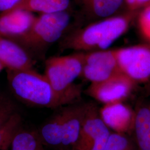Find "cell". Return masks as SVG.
Masks as SVG:
<instances>
[{"label": "cell", "mask_w": 150, "mask_h": 150, "mask_svg": "<svg viewBox=\"0 0 150 150\" xmlns=\"http://www.w3.org/2000/svg\"><path fill=\"white\" fill-rule=\"evenodd\" d=\"M139 12L125 11L80 27H73L59 40V50L87 52L107 50L127 31Z\"/></svg>", "instance_id": "cell-1"}, {"label": "cell", "mask_w": 150, "mask_h": 150, "mask_svg": "<svg viewBox=\"0 0 150 150\" xmlns=\"http://www.w3.org/2000/svg\"><path fill=\"white\" fill-rule=\"evenodd\" d=\"M72 6L64 11L41 13L21 37L13 41L23 48L32 59H43L48 48L59 42L64 35L76 26Z\"/></svg>", "instance_id": "cell-2"}, {"label": "cell", "mask_w": 150, "mask_h": 150, "mask_svg": "<svg viewBox=\"0 0 150 150\" xmlns=\"http://www.w3.org/2000/svg\"><path fill=\"white\" fill-rule=\"evenodd\" d=\"M87 103L76 102L58 111L38 131L43 145L56 150H71L76 143Z\"/></svg>", "instance_id": "cell-3"}, {"label": "cell", "mask_w": 150, "mask_h": 150, "mask_svg": "<svg viewBox=\"0 0 150 150\" xmlns=\"http://www.w3.org/2000/svg\"><path fill=\"white\" fill-rule=\"evenodd\" d=\"M7 78L14 96L28 106L57 109L67 105L54 91L45 75L39 74L34 69H7Z\"/></svg>", "instance_id": "cell-4"}, {"label": "cell", "mask_w": 150, "mask_h": 150, "mask_svg": "<svg viewBox=\"0 0 150 150\" xmlns=\"http://www.w3.org/2000/svg\"><path fill=\"white\" fill-rule=\"evenodd\" d=\"M84 52H77L64 56H54L45 61V76L54 91L70 105L80 102L81 87L74 83L81 77Z\"/></svg>", "instance_id": "cell-5"}, {"label": "cell", "mask_w": 150, "mask_h": 150, "mask_svg": "<svg viewBox=\"0 0 150 150\" xmlns=\"http://www.w3.org/2000/svg\"><path fill=\"white\" fill-rule=\"evenodd\" d=\"M110 134L96 105L87 103L79 138L71 150H104Z\"/></svg>", "instance_id": "cell-6"}, {"label": "cell", "mask_w": 150, "mask_h": 150, "mask_svg": "<svg viewBox=\"0 0 150 150\" xmlns=\"http://www.w3.org/2000/svg\"><path fill=\"white\" fill-rule=\"evenodd\" d=\"M120 71L137 83L150 80V43L115 49Z\"/></svg>", "instance_id": "cell-7"}, {"label": "cell", "mask_w": 150, "mask_h": 150, "mask_svg": "<svg viewBox=\"0 0 150 150\" xmlns=\"http://www.w3.org/2000/svg\"><path fill=\"white\" fill-rule=\"evenodd\" d=\"M136 84L134 81L120 71L106 80L91 83L86 93L103 104L123 101L131 93Z\"/></svg>", "instance_id": "cell-8"}, {"label": "cell", "mask_w": 150, "mask_h": 150, "mask_svg": "<svg viewBox=\"0 0 150 150\" xmlns=\"http://www.w3.org/2000/svg\"><path fill=\"white\" fill-rule=\"evenodd\" d=\"M120 71L115 49L84 52L81 77L91 83L106 80Z\"/></svg>", "instance_id": "cell-9"}, {"label": "cell", "mask_w": 150, "mask_h": 150, "mask_svg": "<svg viewBox=\"0 0 150 150\" xmlns=\"http://www.w3.org/2000/svg\"><path fill=\"white\" fill-rule=\"evenodd\" d=\"M77 27L114 16L124 8L123 0H72ZM125 9V8H124Z\"/></svg>", "instance_id": "cell-10"}, {"label": "cell", "mask_w": 150, "mask_h": 150, "mask_svg": "<svg viewBox=\"0 0 150 150\" xmlns=\"http://www.w3.org/2000/svg\"><path fill=\"white\" fill-rule=\"evenodd\" d=\"M99 112L103 122L114 132L127 134L133 131L135 112L123 101L104 104Z\"/></svg>", "instance_id": "cell-11"}, {"label": "cell", "mask_w": 150, "mask_h": 150, "mask_svg": "<svg viewBox=\"0 0 150 150\" xmlns=\"http://www.w3.org/2000/svg\"><path fill=\"white\" fill-rule=\"evenodd\" d=\"M36 17L30 11L16 9L0 14V36L15 41L27 32Z\"/></svg>", "instance_id": "cell-12"}, {"label": "cell", "mask_w": 150, "mask_h": 150, "mask_svg": "<svg viewBox=\"0 0 150 150\" xmlns=\"http://www.w3.org/2000/svg\"><path fill=\"white\" fill-rule=\"evenodd\" d=\"M0 62L7 69H32L35 60L18 43L0 36Z\"/></svg>", "instance_id": "cell-13"}, {"label": "cell", "mask_w": 150, "mask_h": 150, "mask_svg": "<svg viewBox=\"0 0 150 150\" xmlns=\"http://www.w3.org/2000/svg\"><path fill=\"white\" fill-rule=\"evenodd\" d=\"M134 112L133 131L137 150H150V102L141 105Z\"/></svg>", "instance_id": "cell-14"}, {"label": "cell", "mask_w": 150, "mask_h": 150, "mask_svg": "<svg viewBox=\"0 0 150 150\" xmlns=\"http://www.w3.org/2000/svg\"><path fill=\"white\" fill-rule=\"evenodd\" d=\"M72 6L71 0H22L11 11L19 9L41 14L64 11Z\"/></svg>", "instance_id": "cell-15"}, {"label": "cell", "mask_w": 150, "mask_h": 150, "mask_svg": "<svg viewBox=\"0 0 150 150\" xmlns=\"http://www.w3.org/2000/svg\"><path fill=\"white\" fill-rule=\"evenodd\" d=\"M10 147L11 150H45L38 131L21 127L13 136Z\"/></svg>", "instance_id": "cell-16"}, {"label": "cell", "mask_w": 150, "mask_h": 150, "mask_svg": "<svg viewBox=\"0 0 150 150\" xmlns=\"http://www.w3.org/2000/svg\"><path fill=\"white\" fill-rule=\"evenodd\" d=\"M20 115L16 113L5 125L0 127V150H6L10 146L13 136L21 127Z\"/></svg>", "instance_id": "cell-17"}, {"label": "cell", "mask_w": 150, "mask_h": 150, "mask_svg": "<svg viewBox=\"0 0 150 150\" xmlns=\"http://www.w3.org/2000/svg\"><path fill=\"white\" fill-rule=\"evenodd\" d=\"M104 150H137L135 143L126 134L111 133Z\"/></svg>", "instance_id": "cell-18"}, {"label": "cell", "mask_w": 150, "mask_h": 150, "mask_svg": "<svg viewBox=\"0 0 150 150\" xmlns=\"http://www.w3.org/2000/svg\"><path fill=\"white\" fill-rule=\"evenodd\" d=\"M136 20L142 37L150 43V5L139 11Z\"/></svg>", "instance_id": "cell-19"}, {"label": "cell", "mask_w": 150, "mask_h": 150, "mask_svg": "<svg viewBox=\"0 0 150 150\" xmlns=\"http://www.w3.org/2000/svg\"><path fill=\"white\" fill-rule=\"evenodd\" d=\"M17 112L15 103L9 98L0 95V127L5 125Z\"/></svg>", "instance_id": "cell-20"}, {"label": "cell", "mask_w": 150, "mask_h": 150, "mask_svg": "<svg viewBox=\"0 0 150 150\" xmlns=\"http://www.w3.org/2000/svg\"><path fill=\"white\" fill-rule=\"evenodd\" d=\"M125 11L139 12L150 5V0H123Z\"/></svg>", "instance_id": "cell-21"}, {"label": "cell", "mask_w": 150, "mask_h": 150, "mask_svg": "<svg viewBox=\"0 0 150 150\" xmlns=\"http://www.w3.org/2000/svg\"><path fill=\"white\" fill-rule=\"evenodd\" d=\"M22 0H0V14L11 11Z\"/></svg>", "instance_id": "cell-22"}, {"label": "cell", "mask_w": 150, "mask_h": 150, "mask_svg": "<svg viewBox=\"0 0 150 150\" xmlns=\"http://www.w3.org/2000/svg\"><path fill=\"white\" fill-rule=\"evenodd\" d=\"M4 68H5V67L4 66V65L0 62V72L3 70Z\"/></svg>", "instance_id": "cell-23"}]
</instances>
